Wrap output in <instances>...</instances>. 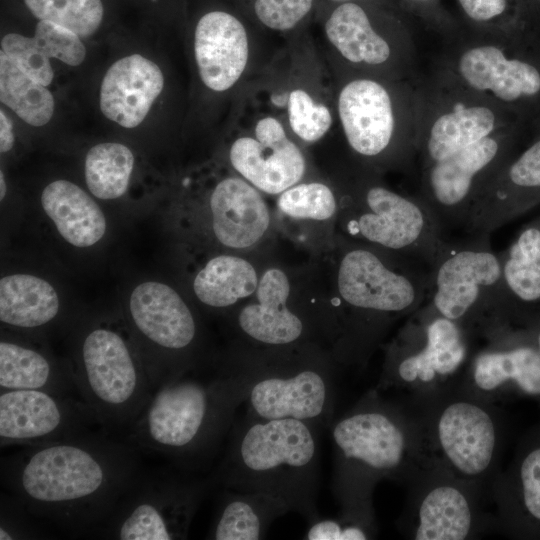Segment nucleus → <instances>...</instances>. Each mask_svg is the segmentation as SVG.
Returning a JSON list of instances; mask_svg holds the SVG:
<instances>
[{"label":"nucleus","mask_w":540,"mask_h":540,"mask_svg":"<svg viewBox=\"0 0 540 540\" xmlns=\"http://www.w3.org/2000/svg\"><path fill=\"white\" fill-rule=\"evenodd\" d=\"M429 284L430 269L418 263L392 267L370 249L348 251L339 265L337 285L356 317L341 344V359L363 365L391 322L411 316L425 303Z\"/></svg>","instance_id":"6"},{"label":"nucleus","mask_w":540,"mask_h":540,"mask_svg":"<svg viewBox=\"0 0 540 540\" xmlns=\"http://www.w3.org/2000/svg\"><path fill=\"white\" fill-rule=\"evenodd\" d=\"M313 0H256L254 11L266 27L285 31L295 27L311 10Z\"/></svg>","instance_id":"43"},{"label":"nucleus","mask_w":540,"mask_h":540,"mask_svg":"<svg viewBox=\"0 0 540 540\" xmlns=\"http://www.w3.org/2000/svg\"><path fill=\"white\" fill-rule=\"evenodd\" d=\"M331 489L340 511L376 520L373 494L383 480L407 484L430 464L417 414L374 388L329 427Z\"/></svg>","instance_id":"3"},{"label":"nucleus","mask_w":540,"mask_h":540,"mask_svg":"<svg viewBox=\"0 0 540 540\" xmlns=\"http://www.w3.org/2000/svg\"><path fill=\"white\" fill-rule=\"evenodd\" d=\"M338 112L350 147L364 157H377L391 145L395 133L392 98L379 82L360 78L339 93Z\"/></svg>","instance_id":"21"},{"label":"nucleus","mask_w":540,"mask_h":540,"mask_svg":"<svg viewBox=\"0 0 540 540\" xmlns=\"http://www.w3.org/2000/svg\"><path fill=\"white\" fill-rule=\"evenodd\" d=\"M415 3H428V2H431L432 0H411Z\"/></svg>","instance_id":"49"},{"label":"nucleus","mask_w":540,"mask_h":540,"mask_svg":"<svg viewBox=\"0 0 540 540\" xmlns=\"http://www.w3.org/2000/svg\"><path fill=\"white\" fill-rule=\"evenodd\" d=\"M536 347H537V349H538V351L540 353V329H539V331L537 333V336H536Z\"/></svg>","instance_id":"48"},{"label":"nucleus","mask_w":540,"mask_h":540,"mask_svg":"<svg viewBox=\"0 0 540 540\" xmlns=\"http://www.w3.org/2000/svg\"><path fill=\"white\" fill-rule=\"evenodd\" d=\"M377 535L376 520L339 511L335 517L308 523L306 540H367Z\"/></svg>","instance_id":"41"},{"label":"nucleus","mask_w":540,"mask_h":540,"mask_svg":"<svg viewBox=\"0 0 540 540\" xmlns=\"http://www.w3.org/2000/svg\"><path fill=\"white\" fill-rule=\"evenodd\" d=\"M336 396L337 382L325 365H259L245 401L246 415L296 419L324 431L334 420Z\"/></svg>","instance_id":"15"},{"label":"nucleus","mask_w":540,"mask_h":540,"mask_svg":"<svg viewBox=\"0 0 540 540\" xmlns=\"http://www.w3.org/2000/svg\"><path fill=\"white\" fill-rule=\"evenodd\" d=\"M39 20L62 26L80 38H88L100 28L104 7L101 0H24Z\"/></svg>","instance_id":"37"},{"label":"nucleus","mask_w":540,"mask_h":540,"mask_svg":"<svg viewBox=\"0 0 540 540\" xmlns=\"http://www.w3.org/2000/svg\"><path fill=\"white\" fill-rule=\"evenodd\" d=\"M398 529L413 540L475 539L490 527L483 509L486 489L430 463L407 484Z\"/></svg>","instance_id":"12"},{"label":"nucleus","mask_w":540,"mask_h":540,"mask_svg":"<svg viewBox=\"0 0 540 540\" xmlns=\"http://www.w3.org/2000/svg\"><path fill=\"white\" fill-rule=\"evenodd\" d=\"M507 298L532 303L540 300V226L523 229L509 248L500 254Z\"/></svg>","instance_id":"34"},{"label":"nucleus","mask_w":540,"mask_h":540,"mask_svg":"<svg viewBox=\"0 0 540 540\" xmlns=\"http://www.w3.org/2000/svg\"><path fill=\"white\" fill-rule=\"evenodd\" d=\"M41 203L60 235L74 246H92L106 231V219L100 207L70 181L56 180L48 184L42 192Z\"/></svg>","instance_id":"29"},{"label":"nucleus","mask_w":540,"mask_h":540,"mask_svg":"<svg viewBox=\"0 0 540 540\" xmlns=\"http://www.w3.org/2000/svg\"><path fill=\"white\" fill-rule=\"evenodd\" d=\"M362 204L347 223L350 234L431 270L448 239L420 197L373 185L363 193Z\"/></svg>","instance_id":"14"},{"label":"nucleus","mask_w":540,"mask_h":540,"mask_svg":"<svg viewBox=\"0 0 540 540\" xmlns=\"http://www.w3.org/2000/svg\"><path fill=\"white\" fill-rule=\"evenodd\" d=\"M413 411L431 463L485 489L491 485L500 443L495 404L459 384Z\"/></svg>","instance_id":"8"},{"label":"nucleus","mask_w":540,"mask_h":540,"mask_svg":"<svg viewBox=\"0 0 540 540\" xmlns=\"http://www.w3.org/2000/svg\"><path fill=\"white\" fill-rule=\"evenodd\" d=\"M41 522L12 495L1 493L0 540L50 538Z\"/></svg>","instance_id":"42"},{"label":"nucleus","mask_w":540,"mask_h":540,"mask_svg":"<svg viewBox=\"0 0 540 540\" xmlns=\"http://www.w3.org/2000/svg\"><path fill=\"white\" fill-rule=\"evenodd\" d=\"M322 432L296 419L236 418L210 473L216 488L267 494L316 520Z\"/></svg>","instance_id":"4"},{"label":"nucleus","mask_w":540,"mask_h":540,"mask_svg":"<svg viewBox=\"0 0 540 540\" xmlns=\"http://www.w3.org/2000/svg\"><path fill=\"white\" fill-rule=\"evenodd\" d=\"M96 428L102 427L77 395L0 390L1 448L39 445Z\"/></svg>","instance_id":"16"},{"label":"nucleus","mask_w":540,"mask_h":540,"mask_svg":"<svg viewBox=\"0 0 540 540\" xmlns=\"http://www.w3.org/2000/svg\"><path fill=\"white\" fill-rule=\"evenodd\" d=\"M129 311L138 334L163 355L162 384L171 379L168 354L176 377L182 375L174 355L190 350L198 334L195 318L182 298L166 284L144 282L133 290Z\"/></svg>","instance_id":"18"},{"label":"nucleus","mask_w":540,"mask_h":540,"mask_svg":"<svg viewBox=\"0 0 540 540\" xmlns=\"http://www.w3.org/2000/svg\"><path fill=\"white\" fill-rule=\"evenodd\" d=\"M290 285L279 269L267 270L258 283L257 303L243 307L237 317L241 332L254 342L285 347L305 332L303 320L287 307Z\"/></svg>","instance_id":"25"},{"label":"nucleus","mask_w":540,"mask_h":540,"mask_svg":"<svg viewBox=\"0 0 540 540\" xmlns=\"http://www.w3.org/2000/svg\"><path fill=\"white\" fill-rule=\"evenodd\" d=\"M1 457L3 490L71 536H93L143 469L122 435L96 428Z\"/></svg>","instance_id":"1"},{"label":"nucleus","mask_w":540,"mask_h":540,"mask_svg":"<svg viewBox=\"0 0 540 540\" xmlns=\"http://www.w3.org/2000/svg\"><path fill=\"white\" fill-rule=\"evenodd\" d=\"M535 139L510 157L477 194L463 230L491 234L540 195V127Z\"/></svg>","instance_id":"19"},{"label":"nucleus","mask_w":540,"mask_h":540,"mask_svg":"<svg viewBox=\"0 0 540 540\" xmlns=\"http://www.w3.org/2000/svg\"><path fill=\"white\" fill-rule=\"evenodd\" d=\"M425 303L474 339L508 326L511 307L500 254L492 249L490 234L447 241L431 267Z\"/></svg>","instance_id":"7"},{"label":"nucleus","mask_w":540,"mask_h":540,"mask_svg":"<svg viewBox=\"0 0 540 540\" xmlns=\"http://www.w3.org/2000/svg\"><path fill=\"white\" fill-rule=\"evenodd\" d=\"M0 100L32 126L47 124L54 113V98L45 85L34 80L0 52Z\"/></svg>","instance_id":"35"},{"label":"nucleus","mask_w":540,"mask_h":540,"mask_svg":"<svg viewBox=\"0 0 540 540\" xmlns=\"http://www.w3.org/2000/svg\"><path fill=\"white\" fill-rule=\"evenodd\" d=\"M457 74L473 91L490 94L527 126L540 127V31L522 28L497 44L465 49Z\"/></svg>","instance_id":"11"},{"label":"nucleus","mask_w":540,"mask_h":540,"mask_svg":"<svg viewBox=\"0 0 540 540\" xmlns=\"http://www.w3.org/2000/svg\"><path fill=\"white\" fill-rule=\"evenodd\" d=\"M523 123L513 124L440 161L424 166L420 198L443 231L465 225L486 181L511 157Z\"/></svg>","instance_id":"13"},{"label":"nucleus","mask_w":540,"mask_h":540,"mask_svg":"<svg viewBox=\"0 0 540 540\" xmlns=\"http://www.w3.org/2000/svg\"><path fill=\"white\" fill-rule=\"evenodd\" d=\"M517 475L519 503L530 518L540 521V447L523 457Z\"/></svg>","instance_id":"44"},{"label":"nucleus","mask_w":540,"mask_h":540,"mask_svg":"<svg viewBox=\"0 0 540 540\" xmlns=\"http://www.w3.org/2000/svg\"><path fill=\"white\" fill-rule=\"evenodd\" d=\"M71 373L98 425L112 433L123 435L154 391L144 362L122 334L104 326L83 334Z\"/></svg>","instance_id":"9"},{"label":"nucleus","mask_w":540,"mask_h":540,"mask_svg":"<svg viewBox=\"0 0 540 540\" xmlns=\"http://www.w3.org/2000/svg\"><path fill=\"white\" fill-rule=\"evenodd\" d=\"M164 87V76L152 60L131 54L114 62L101 82L103 115L125 128L140 125Z\"/></svg>","instance_id":"23"},{"label":"nucleus","mask_w":540,"mask_h":540,"mask_svg":"<svg viewBox=\"0 0 540 540\" xmlns=\"http://www.w3.org/2000/svg\"><path fill=\"white\" fill-rule=\"evenodd\" d=\"M516 123L525 124L504 108L495 111L479 103L454 107L432 122L417 148L426 166Z\"/></svg>","instance_id":"24"},{"label":"nucleus","mask_w":540,"mask_h":540,"mask_svg":"<svg viewBox=\"0 0 540 540\" xmlns=\"http://www.w3.org/2000/svg\"><path fill=\"white\" fill-rule=\"evenodd\" d=\"M474 338L424 303L389 345L377 391L412 410L459 385Z\"/></svg>","instance_id":"5"},{"label":"nucleus","mask_w":540,"mask_h":540,"mask_svg":"<svg viewBox=\"0 0 540 540\" xmlns=\"http://www.w3.org/2000/svg\"><path fill=\"white\" fill-rule=\"evenodd\" d=\"M482 340L460 382L464 390L492 404L512 388L540 395V353L536 346L515 343L508 326Z\"/></svg>","instance_id":"17"},{"label":"nucleus","mask_w":540,"mask_h":540,"mask_svg":"<svg viewBox=\"0 0 540 540\" xmlns=\"http://www.w3.org/2000/svg\"><path fill=\"white\" fill-rule=\"evenodd\" d=\"M280 210L294 218L326 220L336 211L331 189L318 182L302 183L282 192L278 200Z\"/></svg>","instance_id":"38"},{"label":"nucleus","mask_w":540,"mask_h":540,"mask_svg":"<svg viewBox=\"0 0 540 540\" xmlns=\"http://www.w3.org/2000/svg\"><path fill=\"white\" fill-rule=\"evenodd\" d=\"M59 299L53 286L28 274H14L0 280V320L21 328L47 325L59 312Z\"/></svg>","instance_id":"31"},{"label":"nucleus","mask_w":540,"mask_h":540,"mask_svg":"<svg viewBox=\"0 0 540 540\" xmlns=\"http://www.w3.org/2000/svg\"><path fill=\"white\" fill-rule=\"evenodd\" d=\"M255 137H240L230 148L231 164L246 180L266 193L277 194L303 177V154L276 118L260 119Z\"/></svg>","instance_id":"20"},{"label":"nucleus","mask_w":540,"mask_h":540,"mask_svg":"<svg viewBox=\"0 0 540 540\" xmlns=\"http://www.w3.org/2000/svg\"><path fill=\"white\" fill-rule=\"evenodd\" d=\"M210 209L216 238L231 248L252 246L269 226V211L261 195L237 177L223 179L216 185Z\"/></svg>","instance_id":"26"},{"label":"nucleus","mask_w":540,"mask_h":540,"mask_svg":"<svg viewBox=\"0 0 540 540\" xmlns=\"http://www.w3.org/2000/svg\"><path fill=\"white\" fill-rule=\"evenodd\" d=\"M194 54L203 84L216 92L230 89L243 74L249 56L243 24L224 11H211L198 21Z\"/></svg>","instance_id":"22"},{"label":"nucleus","mask_w":540,"mask_h":540,"mask_svg":"<svg viewBox=\"0 0 540 540\" xmlns=\"http://www.w3.org/2000/svg\"><path fill=\"white\" fill-rule=\"evenodd\" d=\"M14 145L13 125L8 115L1 109L0 111V151L6 153Z\"/></svg>","instance_id":"45"},{"label":"nucleus","mask_w":540,"mask_h":540,"mask_svg":"<svg viewBox=\"0 0 540 540\" xmlns=\"http://www.w3.org/2000/svg\"><path fill=\"white\" fill-rule=\"evenodd\" d=\"M258 286L257 274L246 260L221 255L211 259L196 275L193 288L198 299L210 307L224 308L251 295Z\"/></svg>","instance_id":"33"},{"label":"nucleus","mask_w":540,"mask_h":540,"mask_svg":"<svg viewBox=\"0 0 540 540\" xmlns=\"http://www.w3.org/2000/svg\"><path fill=\"white\" fill-rule=\"evenodd\" d=\"M259 365L190 371L156 388L123 436L141 453L196 473L221 453Z\"/></svg>","instance_id":"2"},{"label":"nucleus","mask_w":540,"mask_h":540,"mask_svg":"<svg viewBox=\"0 0 540 540\" xmlns=\"http://www.w3.org/2000/svg\"><path fill=\"white\" fill-rule=\"evenodd\" d=\"M220 489L207 539H264L271 524L290 512L283 501L267 494Z\"/></svg>","instance_id":"28"},{"label":"nucleus","mask_w":540,"mask_h":540,"mask_svg":"<svg viewBox=\"0 0 540 540\" xmlns=\"http://www.w3.org/2000/svg\"><path fill=\"white\" fill-rule=\"evenodd\" d=\"M0 185H1L0 199L2 200L5 197V194H6V183H5L4 174H3L2 171L0 172Z\"/></svg>","instance_id":"47"},{"label":"nucleus","mask_w":540,"mask_h":540,"mask_svg":"<svg viewBox=\"0 0 540 540\" xmlns=\"http://www.w3.org/2000/svg\"><path fill=\"white\" fill-rule=\"evenodd\" d=\"M325 31L330 43L352 63L376 66L390 58L389 43L375 31L366 11L356 3L346 2L334 9Z\"/></svg>","instance_id":"32"},{"label":"nucleus","mask_w":540,"mask_h":540,"mask_svg":"<svg viewBox=\"0 0 540 540\" xmlns=\"http://www.w3.org/2000/svg\"><path fill=\"white\" fill-rule=\"evenodd\" d=\"M288 120L293 132L306 142L322 138L332 124L328 107L315 102L303 89H294L289 94Z\"/></svg>","instance_id":"40"},{"label":"nucleus","mask_w":540,"mask_h":540,"mask_svg":"<svg viewBox=\"0 0 540 540\" xmlns=\"http://www.w3.org/2000/svg\"><path fill=\"white\" fill-rule=\"evenodd\" d=\"M463 13L476 23L495 22L510 32L536 27L526 0H457ZM537 28V27H536Z\"/></svg>","instance_id":"39"},{"label":"nucleus","mask_w":540,"mask_h":540,"mask_svg":"<svg viewBox=\"0 0 540 540\" xmlns=\"http://www.w3.org/2000/svg\"><path fill=\"white\" fill-rule=\"evenodd\" d=\"M216 488L211 474L142 469L93 536L117 540L186 539L198 508Z\"/></svg>","instance_id":"10"},{"label":"nucleus","mask_w":540,"mask_h":540,"mask_svg":"<svg viewBox=\"0 0 540 540\" xmlns=\"http://www.w3.org/2000/svg\"><path fill=\"white\" fill-rule=\"evenodd\" d=\"M134 167L131 150L116 142L90 148L85 158V180L91 193L100 199H116L128 187Z\"/></svg>","instance_id":"36"},{"label":"nucleus","mask_w":540,"mask_h":540,"mask_svg":"<svg viewBox=\"0 0 540 540\" xmlns=\"http://www.w3.org/2000/svg\"><path fill=\"white\" fill-rule=\"evenodd\" d=\"M0 390H43L79 396L71 371L60 370L34 348L8 340L0 342Z\"/></svg>","instance_id":"30"},{"label":"nucleus","mask_w":540,"mask_h":540,"mask_svg":"<svg viewBox=\"0 0 540 540\" xmlns=\"http://www.w3.org/2000/svg\"><path fill=\"white\" fill-rule=\"evenodd\" d=\"M536 27L540 30V0H526Z\"/></svg>","instance_id":"46"},{"label":"nucleus","mask_w":540,"mask_h":540,"mask_svg":"<svg viewBox=\"0 0 540 540\" xmlns=\"http://www.w3.org/2000/svg\"><path fill=\"white\" fill-rule=\"evenodd\" d=\"M18 68L39 83L51 84L54 72L50 59L78 66L86 57V48L74 32L49 21L39 20L34 35L8 33L1 38V51Z\"/></svg>","instance_id":"27"}]
</instances>
